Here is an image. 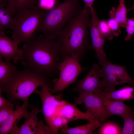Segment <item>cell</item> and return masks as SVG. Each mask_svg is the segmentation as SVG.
I'll return each mask as SVG.
<instances>
[{
	"instance_id": "cell-1",
	"label": "cell",
	"mask_w": 134,
	"mask_h": 134,
	"mask_svg": "<svg viewBox=\"0 0 134 134\" xmlns=\"http://www.w3.org/2000/svg\"><path fill=\"white\" fill-rule=\"evenodd\" d=\"M22 49L23 58L21 62L24 68L50 77L59 72L58 66L63 59L56 35L43 33L24 43Z\"/></svg>"
},
{
	"instance_id": "cell-2",
	"label": "cell",
	"mask_w": 134,
	"mask_h": 134,
	"mask_svg": "<svg viewBox=\"0 0 134 134\" xmlns=\"http://www.w3.org/2000/svg\"><path fill=\"white\" fill-rule=\"evenodd\" d=\"M91 15L90 8L82 9L56 35L63 59L75 55L81 61L92 49L87 39Z\"/></svg>"
},
{
	"instance_id": "cell-3",
	"label": "cell",
	"mask_w": 134,
	"mask_h": 134,
	"mask_svg": "<svg viewBox=\"0 0 134 134\" xmlns=\"http://www.w3.org/2000/svg\"><path fill=\"white\" fill-rule=\"evenodd\" d=\"M48 84H53L50 77L43 74L24 68L15 70L2 86L0 87L8 99L15 103L17 100L23 102L28 101L30 96L40 86Z\"/></svg>"
},
{
	"instance_id": "cell-4",
	"label": "cell",
	"mask_w": 134,
	"mask_h": 134,
	"mask_svg": "<svg viewBox=\"0 0 134 134\" xmlns=\"http://www.w3.org/2000/svg\"><path fill=\"white\" fill-rule=\"evenodd\" d=\"M82 9L79 0H64L52 9L42 11L38 32L57 35Z\"/></svg>"
},
{
	"instance_id": "cell-5",
	"label": "cell",
	"mask_w": 134,
	"mask_h": 134,
	"mask_svg": "<svg viewBox=\"0 0 134 134\" xmlns=\"http://www.w3.org/2000/svg\"><path fill=\"white\" fill-rule=\"evenodd\" d=\"M42 11L37 8L18 11L14 15L11 37L18 44L33 40L38 32L42 20Z\"/></svg>"
},
{
	"instance_id": "cell-6",
	"label": "cell",
	"mask_w": 134,
	"mask_h": 134,
	"mask_svg": "<svg viewBox=\"0 0 134 134\" xmlns=\"http://www.w3.org/2000/svg\"><path fill=\"white\" fill-rule=\"evenodd\" d=\"M79 62L77 57L73 55L65 57L60 63L59 76L53 81L51 93L62 91L76 81L78 76L85 69Z\"/></svg>"
},
{
	"instance_id": "cell-7",
	"label": "cell",
	"mask_w": 134,
	"mask_h": 134,
	"mask_svg": "<svg viewBox=\"0 0 134 134\" xmlns=\"http://www.w3.org/2000/svg\"><path fill=\"white\" fill-rule=\"evenodd\" d=\"M53 85L47 84L41 86V89L37 90L34 93L38 94L41 99L42 108L40 110L44 120L49 126L52 121L57 115L59 106L65 100L60 97L53 95L50 92Z\"/></svg>"
},
{
	"instance_id": "cell-8",
	"label": "cell",
	"mask_w": 134,
	"mask_h": 134,
	"mask_svg": "<svg viewBox=\"0 0 134 134\" xmlns=\"http://www.w3.org/2000/svg\"><path fill=\"white\" fill-rule=\"evenodd\" d=\"M91 18L89 29L91 37L90 46L95 53V57L101 65L107 59L104 49L105 41L106 40L101 34L98 28V23L100 20L96 9L93 7L90 8Z\"/></svg>"
},
{
	"instance_id": "cell-9",
	"label": "cell",
	"mask_w": 134,
	"mask_h": 134,
	"mask_svg": "<svg viewBox=\"0 0 134 134\" xmlns=\"http://www.w3.org/2000/svg\"><path fill=\"white\" fill-rule=\"evenodd\" d=\"M100 70L99 65L94 64L85 77L80 80L73 91L77 92L79 95L89 94L99 95L101 94L100 77Z\"/></svg>"
},
{
	"instance_id": "cell-10",
	"label": "cell",
	"mask_w": 134,
	"mask_h": 134,
	"mask_svg": "<svg viewBox=\"0 0 134 134\" xmlns=\"http://www.w3.org/2000/svg\"><path fill=\"white\" fill-rule=\"evenodd\" d=\"M102 95L95 94L79 95L74 99L77 104L84 103L87 111L101 124L109 117Z\"/></svg>"
},
{
	"instance_id": "cell-11",
	"label": "cell",
	"mask_w": 134,
	"mask_h": 134,
	"mask_svg": "<svg viewBox=\"0 0 134 134\" xmlns=\"http://www.w3.org/2000/svg\"><path fill=\"white\" fill-rule=\"evenodd\" d=\"M0 57L5 61L17 63L23 58V51L18 44L6 34L4 31H0Z\"/></svg>"
},
{
	"instance_id": "cell-12",
	"label": "cell",
	"mask_w": 134,
	"mask_h": 134,
	"mask_svg": "<svg viewBox=\"0 0 134 134\" xmlns=\"http://www.w3.org/2000/svg\"><path fill=\"white\" fill-rule=\"evenodd\" d=\"M16 109L13 110L7 119L0 125V134H18L19 128L17 125L21 119L29 111L28 101L24 102L20 106L19 104L15 103Z\"/></svg>"
},
{
	"instance_id": "cell-13",
	"label": "cell",
	"mask_w": 134,
	"mask_h": 134,
	"mask_svg": "<svg viewBox=\"0 0 134 134\" xmlns=\"http://www.w3.org/2000/svg\"><path fill=\"white\" fill-rule=\"evenodd\" d=\"M58 115L65 118L69 122L80 119L86 120L89 122L97 120L88 111L83 112L75 104L65 101L58 108L57 116Z\"/></svg>"
},
{
	"instance_id": "cell-14",
	"label": "cell",
	"mask_w": 134,
	"mask_h": 134,
	"mask_svg": "<svg viewBox=\"0 0 134 134\" xmlns=\"http://www.w3.org/2000/svg\"><path fill=\"white\" fill-rule=\"evenodd\" d=\"M100 74H112L121 79L124 83L134 85V80L127 72L125 66H120L113 64L107 60L101 65Z\"/></svg>"
},
{
	"instance_id": "cell-15",
	"label": "cell",
	"mask_w": 134,
	"mask_h": 134,
	"mask_svg": "<svg viewBox=\"0 0 134 134\" xmlns=\"http://www.w3.org/2000/svg\"><path fill=\"white\" fill-rule=\"evenodd\" d=\"M40 110L36 106L24 116V123L19 128L18 134H36L38 123L37 116Z\"/></svg>"
},
{
	"instance_id": "cell-16",
	"label": "cell",
	"mask_w": 134,
	"mask_h": 134,
	"mask_svg": "<svg viewBox=\"0 0 134 134\" xmlns=\"http://www.w3.org/2000/svg\"><path fill=\"white\" fill-rule=\"evenodd\" d=\"M102 96L109 117L113 115L121 116L133 109L131 106L126 105L124 101L111 100L102 95Z\"/></svg>"
},
{
	"instance_id": "cell-17",
	"label": "cell",
	"mask_w": 134,
	"mask_h": 134,
	"mask_svg": "<svg viewBox=\"0 0 134 134\" xmlns=\"http://www.w3.org/2000/svg\"><path fill=\"white\" fill-rule=\"evenodd\" d=\"M101 125L98 121L95 120L89 122L87 124L72 128L69 127L67 124L61 128L60 130L62 133L64 134H97L96 129Z\"/></svg>"
},
{
	"instance_id": "cell-18",
	"label": "cell",
	"mask_w": 134,
	"mask_h": 134,
	"mask_svg": "<svg viewBox=\"0 0 134 134\" xmlns=\"http://www.w3.org/2000/svg\"><path fill=\"white\" fill-rule=\"evenodd\" d=\"M119 2L118 7L116 8L112 7L109 11V16L116 20L120 27L125 28L128 19L127 17V12L130 10L126 6L125 0H119Z\"/></svg>"
},
{
	"instance_id": "cell-19",
	"label": "cell",
	"mask_w": 134,
	"mask_h": 134,
	"mask_svg": "<svg viewBox=\"0 0 134 134\" xmlns=\"http://www.w3.org/2000/svg\"><path fill=\"white\" fill-rule=\"evenodd\" d=\"M101 94L106 97L113 100L124 101L134 98V85L132 87L126 86L119 90Z\"/></svg>"
},
{
	"instance_id": "cell-20",
	"label": "cell",
	"mask_w": 134,
	"mask_h": 134,
	"mask_svg": "<svg viewBox=\"0 0 134 134\" xmlns=\"http://www.w3.org/2000/svg\"><path fill=\"white\" fill-rule=\"evenodd\" d=\"M100 77L102 78L101 81L102 93H107L114 91L116 90L115 87L116 86L124 83L121 79L114 75L100 74Z\"/></svg>"
},
{
	"instance_id": "cell-21",
	"label": "cell",
	"mask_w": 134,
	"mask_h": 134,
	"mask_svg": "<svg viewBox=\"0 0 134 134\" xmlns=\"http://www.w3.org/2000/svg\"><path fill=\"white\" fill-rule=\"evenodd\" d=\"M39 0H7V7L14 15L19 11L37 8Z\"/></svg>"
},
{
	"instance_id": "cell-22",
	"label": "cell",
	"mask_w": 134,
	"mask_h": 134,
	"mask_svg": "<svg viewBox=\"0 0 134 134\" xmlns=\"http://www.w3.org/2000/svg\"><path fill=\"white\" fill-rule=\"evenodd\" d=\"M14 16L7 6H0V31L12 29Z\"/></svg>"
},
{
	"instance_id": "cell-23",
	"label": "cell",
	"mask_w": 134,
	"mask_h": 134,
	"mask_svg": "<svg viewBox=\"0 0 134 134\" xmlns=\"http://www.w3.org/2000/svg\"><path fill=\"white\" fill-rule=\"evenodd\" d=\"M2 58L0 57V87L5 83L12 73L17 69L10 62L4 61Z\"/></svg>"
},
{
	"instance_id": "cell-24",
	"label": "cell",
	"mask_w": 134,
	"mask_h": 134,
	"mask_svg": "<svg viewBox=\"0 0 134 134\" xmlns=\"http://www.w3.org/2000/svg\"><path fill=\"white\" fill-rule=\"evenodd\" d=\"M121 117L124 122L121 134H134V112L133 109Z\"/></svg>"
},
{
	"instance_id": "cell-25",
	"label": "cell",
	"mask_w": 134,
	"mask_h": 134,
	"mask_svg": "<svg viewBox=\"0 0 134 134\" xmlns=\"http://www.w3.org/2000/svg\"><path fill=\"white\" fill-rule=\"evenodd\" d=\"M97 134H121L122 129L117 124L111 122H103L98 128Z\"/></svg>"
},
{
	"instance_id": "cell-26",
	"label": "cell",
	"mask_w": 134,
	"mask_h": 134,
	"mask_svg": "<svg viewBox=\"0 0 134 134\" xmlns=\"http://www.w3.org/2000/svg\"><path fill=\"white\" fill-rule=\"evenodd\" d=\"M69 122L65 118L58 115L54 118L49 127L53 134H58V131Z\"/></svg>"
},
{
	"instance_id": "cell-27",
	"label": "cell",
	"mask_w": 134,
	"mask_h": 134,
	"mask_svg": "<svg viewBox=\"0 0 134 134\" xmlns=\"http://www.w3.org/2000/svg\"><path fill=\"white\" fill-rule=\"evenodd\" d=\"M98 26L100 32L102 35L106 39L109 41L112 40L114 35L108 25L107 20H100Z\"/></svg>"
},
{
	"instance_id": "cell-28",
	"label": "cell",
	"mask_w": 134,
	"mask_h": 134,
	"mask_svg": "<svg viewBox=\"0 0 134 134\" xmlns=\"http://www.w3.org/2000/svg\"><path fill=\"white\" fill-rule=\"evenodd\" d=\"M59 0H39L37 8L42 11L50 10L60 3Z\"/></svg>"
},
{
	"instance_id": "cell-29",
	"label": "cell",
	"mask_w": 134,
	"mask_h": 134,
	"mask_svg": "<svg viewBox=\"0 0 134 134\" xmlns=\"http://www.w3.org/2000/svg\"><path fill=\"white\" fill-rule=\"evenodd\" d=\"M108 25L114 35L119 36L121 34L120 25L114 19L111 18L107 20Z\"/></svg>"
},
{
	"instance_id": "cell-30",
	"label": "cell",
	"mask_w": 134,
	"mask_h": 134,
	"mask_svg": "<svg viewBox=\"0 0 134 134\" xmlns=\"http://www.w3.org/2000/svg\"><path fill=\"white\" fill-rule=\"evenodd\" d=\"M36 134H53L48 125H45L42 120L38 122Z\"/></svg>"
},
{
	"instance_id": "cell-31",
	"label": "cell",
	"mask_w": 134,
	"mask_h": 134,
	"mask_svg": "<svg viewBox=\"0 0 134 134\" xmlns=\"http://www.w3.org/2000/svg\"><path fill=\"white\" fill-rule=\"evenodd\" d=\"M13 110L9 107L0 108V125L7 119Z\"/></svg>"
},
{
	"instance_id": "cell-32",
	"label": "cell",
	"mask_w": 134,
	"mask_h": 134,
	"mask_svg": "<svg viewBox=\"0 0 134 134\" xmlns=\"http://www.w3.org/2000/svg\"><path fill=\"white\" fill-rule=\"evenodd\" d=\"M2 90L0 88V108L7 107L13 109L14 104L10 100L4 98L2 95Z\"/></svg>"
},
{
	"instance_id": "cell-33",
	"label": "cell",
	"mask_w": 134,
	"mask_h": 134,
	"mask_svg": "<svg viewBox=\"0 0 134 134\" xmlns=\"http://www.w3.org/2000/svg\"><path fill=\"white\" fill-rule=\"evenodd\" d=\"M125 28L127 35L125 38V40L126 41L131 40L132 36L134 34V28L126 25Z\"/></svg>"
},
{
	"instance_id": "cell-34",
	"label": "cell",
	"mask_w": 134,
	"mask_h": 134,
	"mask_svg": "<svg viewBox=\"0 0 134 134\" xmlns=\"http://www.w3.org/2000/svg\"><path fill=\"white\" fill-rule=\"evenodd\" d=\"M95 0H83L84 3V8H90L93 7V5Z\"/></svg>"
},
{
	"instance_id": "cell-35",
	"label": "cell",
	"mask_w": 134,
	"mask_h": 134,
	"mask_svg": "<svg viewBox=\"0 0 134 134\" xmlns=\"http://www.w3.org/2000/svg\"><path fill=\"white\" fill-rule=\"evenodd\" d=\"M126 25L134 28V18L128 19Z\"/></svg>"
},
{
	"instance_id": "cell-36",
	"label": "cell",
	"mask_w": 134,
	"mask_h": 134,
	"mask_svg": "<svg viewBox=\"0 0 134 134\" xmlns=\"http://www.w3.org/2000/svg\"><path fill=\"white\" fill-rule=\"evenodd\" d=\"M7 0H0V6H7Z\"/></svg>"
},
{
	"instance_id": "cell-37",
	"label": "cell",
	"mask_w": 134,
	"mask_h": 134,
	"mask_svg": "<svg viewBox=\"0 0 134 134\" xmlns=\"http://www.w3.org/2000/svg\"><path fill=\"white\" fill-rule=\"evenodd\" d=\"M129 10H131L133 9L134 10V3L133 4V6H132V7L131 8H129Z\"/></svg>"
},
{
	"instance_id": "cell-38",
	"label": "cell",
	"mask_w": 134,
	"mask_h": 134,
	"mask_svg": "<svg viewBox=\"0 0 134 134\" xmlns=\"http://www.w3.org/2000/svg\"><path fill=\"white\" fill-rule=\"evenodd\" d=\"M60 1L61 0H59Z\"/></svg>"
}]
</instances>
